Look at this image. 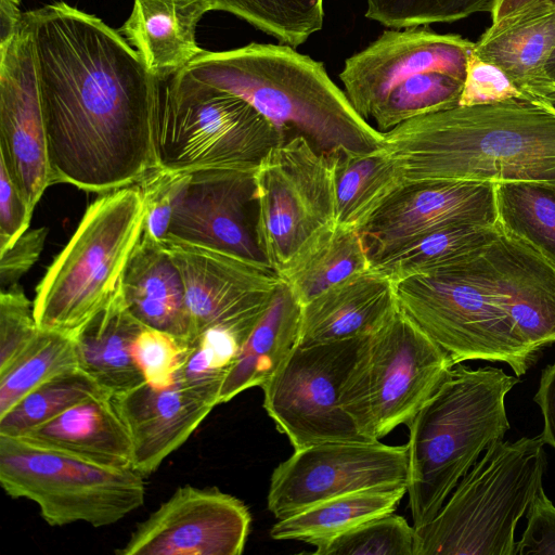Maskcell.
Wrapping results in <instances>:
<instances>
[{
    "mask_svg": "<svg viewBox=\"0 0 555 555\" xmlns=\"http://www.w3.org/2000/svg\"><path fill=\"white\" fill-rule=\"evenodd\" d=\"M365 338L297 345L261 387L264 410L295 450L330 441H371L340 402Z\"/></svg>",
    "mask_w": 555,
    "mask_h": 555,
    "instance_id": "13",
    "label": "cell"
},
{
    "mask_svg": "<svg viewBox=\"0 0 555 555\" xmlns=\"http://www.w3.org/2000/svg\"><path fill=\"white\" fill-rule=\"evenodd\" d=\"M454 365L400 308L363 341L340 402L358 430L376 441L409 426Z\"/></svg>",
    "mask_w": 555,
    "mask_h": 555,
    "instance_id": "10",
    "label": "cell"
},
{
    "mask_svg": "<svg viewBox=\"0 0 555 555\" xmlns=\"http://www.w3.org/2000/svg\"><path fill=\"white\" fill-rule=\"evenodd\" d=\"M242 341L231 332L211 328L191 346L189 356L177 374L176 382L184 386L220 389L235 361Z\"/></svg>",
    "mask_w": 555,
    "mask_h": 555,
    "instance_id": "39",
    "label": "cell"
},
{
    "mask_svg": "<svg viewBox=\"0 0 555 555\" xmlns=\"http://www.w3.org/2000/svg\"><path fill=\"white\" fill-rule=\"evenodd\" d=\"M190 349V345L177 337L144 326L132 344L131 353L144 380L163 388L176 383Z\"/></svg>",
    "mask_w": 555,
    "mask_h": 555,
    "instance_id": "40",
    "label": "cell"
},
{
    "mask_svg": "<svg viewBox=\"0 0 555 555\" xmlns=\"http://www.w3.org/2000/svg\"><path fill=\"white\" fill-rule=\"evenodd\" d=\"M21 0H0V46L9 42L18 31L23 13Z\"/></svg>",
    "mask_w": 555,
    "mask_h": 555,
    "instance_id": "48",
    "label": "cell"
},
{
    "mask_svg": "<svg viewBox=\"0 0 555 555\" xmlns=\"http://www.w3.org/2000/svg\"><path fill=\"white\" fill-rule=\"evenodd\" d=\"M545 1V0H498L492 12V23L502 20L503 17L519 11L531 4Z\"/></svg>",
    "mask_w": 555,
    "mask_h": 555,
    "instance_id": "49",
    "label": "cell"
},
{
    "mask_svg": "<svg viewBox=\"0 0 555 555\" xmlns=\"http://www.w3.org/2000/svg\"><path fill=\"white\" fill-rule=\"evenodd\" d=\"M256 169L192 172L173 211L167 237L271 269L258 240Z\"/></svg>",
    "mask_w": 555,
    "mask_h": 555,
    "instance_id": "16",
    "label": "cell"
},
{
    "mask_svg": "<svg viewBox=\"0 0 555 555\" xmlns=\"http://www.w3.org/2000/svg\"><path fill=\"white\" fill-rule=\"evenodd\" d=\"M548 1H552V2H554V3H555V0H548Z\"/></svg>",
    "mask_w": 555,
    "mask_h": 555,
    "instance_id": "52",
    "label": "cell"
},
{
    "mask_svg": "<svg viewBox=\"0 0 555 555\" xmlns=\"http://www.w3.org/2000/svg\"><path fill=\"white\" fill-rule=\"evenodd\" d=\"M532 102L541 104L555 114V82L552 81Z\"/></svg>",
    "mask_w": 555,
    "mask_h": 555,
    "instance_id": "50",
    "label": "cell"
},
{
    "mask_svg": "<svg viewBox=\"0 0 555 555\" xmlns=\"http://www.w3.org/2000/svg\"><path fill=\"white\" fill-rule=\"evenodd\" d=\"M182 72L245 100L286 139L302 135L327 156L341 149L370 152L384 145V133L356 112L324 64L291 46L251 42L204 50Z\"/></svg>",
    "mask_w": 555,
    "mask_h": 555,
    "instance_id": "3",
    "label": "cell"
},
{
    "mask_svg": "<svg viewBox=\"0 0 555 555\" xmlns=\"http://www.w3.org/2000/svg\"><path fill=\"white\" fill-rule=\"evenodd\" d=\"M328 157L337 227L360 230L405 182L402 168L384 145L370 152L341 149Z\"/></svg>",
    "mask_w": 555,
    "mask_h": 555,
    "instance_id": "29",
    "label": "cell"
},
{
    "mask_svg": "<svg viewBox=\"0 0 555 555\" xmlns=\"http://www.w3.org/2000/svg\"><path fill=\"white\" fill-rule=\"evenodd\" d=\"M415 528L397 514L375 517L315 546V555H413Z\"/></svg>",
    "mask_w": 555,
    "mask_h": 555,
    "instance_id": "37",
    "label": "cell"
},
{
    "mask_svg": "<svg viewBox=\"0 0 555 555\" xmlns=\"http://www.w3.org/2000/svg\"><path fill=\"white\" fill-rule=\"evenodd\" d=\"M255 181L259 244L281 276L317 237L335 227L331 159L305 137L293 135L269 150Z\"/></svg>",
    "mask_w": 555,
    "mask_h": 555,
    "instance_id": "12",
    "label": "cell"
},
{
    "mask_svg": "<svg viewBox=\"0 0 555 555\" xmlns=\"http://www.w3.org/2000/svg\"><path fill=\"white\" fill-rule=\"evenodd\" d=\"M480 254L396 283L399 308L454 364L467 360L503 362L517 376L524 375L540 353L516 334L481 279L477 264Z\"/></svg>",
    "mask_w": 555,
    "mask_h": 555,
    "instance_id": "9",
    "label": "cell"
},
{
    "mask_svg": "<svg viewBox=\"0 0 555 555\" xmlns=\"http://www.w3.org/2000/svg\"><path fill=\"white\" fill-rule=\"evenodd\" d=\"M474 42L428 25L387 29L346 59L339 78L356 112L386 132L459 105Z\"/></svg>",
    "mask_w": 555,
    "mask_h": 555,
    "instance_id": "5",
    "label": "cell"
},
{
    "mask_svg": "<svg viewBox=\"0 0 555 555\" xmlns=\"http://www.w3.org/2000/svg\"><path fill=\"white\" fill-rule=\"evenodd\" d=\"M37 63L52 181L104 194L156 169L157 79L122 35L64 1L23 13Z\"/></svg>",
    "mask_w": 555,
    "mask_h": 555,
    "instance_id": "1",
    "label": "cell"
},
{
    "mask_svg": "<svg viewBox=\"0 0 555 555\" xmlns=\"http://www.w3.org/2000/svg\"><path fill=\"white\" fill-rule=\"evenodd\" d=\"M527 526L514 555H555V505L543 488L526 512Z\"/></svg>",
    "mask_w": 555,
    "mask_h": 555,
    "instance_id": "44",
    "label": "cell"
},
{
    "mask_svg": "<svg viewBox=\"0 0 555 555\" xmlns=\"http://www.w3.org/2000/svg\"><path fill=\"white\" fill-rule=\"evenodd\" d=\"M508 100L526 99L503 69L479 57L473 49L459 105L492 104Z\"/></svg>",
    "mask_w": 555,
    "mask_h": 555,
    "instance_id": "43",
    "label": "cell"
},
{
    "mask_svg": "<svg viewBox=\"0 0 555 555\" xmlns=\"http://www.w3.org/2000/svg\"><path fill=\"white\" fill-rule=\"evenodd\" d=\"M144 217L135 185L100 194L90 204L37 286L33 307L39 328L73 335L116 297Z\"/></svg>",
    "mask_w": 555,
    "mask_h": 555,
    "instance_id": "7",
    "label": "cell"
},
{
    "mask_svg": "<svg viewBox=\"0 0 555 555\" xmlns=\"http://www.w3.org/2000/svg\"><path fill=\"white\" fill-rule=\"evenodd\" d=\"M477 264L521 340L538 353L554 344L555 266L501 229Z\"/></svg>",
    "mask_w": 555,
    "mask_h": 555,
    "instance_id": "20",
    "label": "cell"
},
{
    "mask_svg": "<svg viewBox=\"0 0 555 555\" xmlns=\"http://www.w3.org/2000/svg\"><path fill=\"white\" fill-rule=\"evenodd\" d=\"M250 513L237 498L216 488L179 487L139 524L119 555H240Z\"/></svg>",
    "mask_w": 555,
    "mask_h": 555,
    "instance_id": "18",
    "label": "cell"
},
{
    "mask_svg": "<svg viewBox=\"0 0 555 555\" xmlns=\"http://www.w3.org/2000/svg\"><path fill=\"white\" fill-rule=\"evenodd\" d=\"M533 400L543 415L542 439L555 449V363L542 371Z\"/></svg>",
    "mask_w": 555,
    "mask_h": 555,
    "instance_id": "47",
    "label": "cell"
},
{
    "mask_svg": "<svg viewBox=\"0 0 555 555\" xmlns=\"http://www.w3.org/2000/svg\"><path fill=\"white\" fill-rule=\"evenodd\" d=\"M18 437L101 466L132 468L131 438L111 395L77 403Z\"/></svg>",
    "mask_w": 555,
    "mask_h": 555,
    "instance_id": "26",
    "label": "cell"
},
{
    "mask_svg": "<svg viewBox=\"0 0 555 555\" xmlns=\"http://www.w3.org/2000/svg\"><path fill=\"white\" fill-rule=\"evenodd\" d=\"M371 269L361 231L335 225L317 237L280 278L304 306L333 285Z\"/></svg>",
    "mask_w": 555,
    "mask_h": 555,
    "instance_id": "31",
    "label": "cell"
},
{
    "mask_svg": "<svg viewBox=\"0 0 555 555\" xmlns=\"http://www.w3.org/2000/svg\"><path fill=\"white\" fill-rule=\"evenodd\" d=\"M111 395L80 366L66 370L27 393L0 416V435L18 437L72 406Z\"/></svg>",
    "mask_w": 555,
    "mask_h": 555,
    "instance_id": "34",
    "label": "cell"
},
{
    "mask_svg": "<svg viewBox=\"0 0 555 555\" xmlns=\"http://www.w3.org/2000/svg\"><path fill=\"white\" fill-rule=\"evenodd\" d=\"M77 366L73 335L40 328L13 364L0 373V416L49 378Z\"/></svg>",
    "mask_w": 555,
    "mask_h": 555,
    "instance_id": "35",
    "label": "cell"
},
{
    "mask_svg": "<svg viewBox=\"0 0 555 555\" xmlns=\"http://www.w3.org/2000/svg\"><path fill=\"white\" fill-rule=\"evenodd\" d=\"M0 163L31 210L53 184L31 33L0 46Z\"/></svg>",
    "mask_w": 555,
    "mask_h": 555,
    "instance_id": "17",
    "label": "cell"
},
{
    "mask_svg": "<svg viewBox=\"0 0 555 555\" xmlns=\"http://www.w3.org/2000/svg\"><path fill=\"white\" fill-rule=\"evenodd\" d=\"M520 379L502 369L454 364L408 426L409 507L415 529L509 429L505 397Z\"/></svg>",
    "mask_w": 555,
    "mask_h": 555,
    "instance_id": "4",
    "label": "cell"
},
{
    "mask_svg": "<svg viewBox=\"0 0 555 555\" xmlns=\"http://www.w3.org/2000/svg\"><path fill=\"white\" fill-rule=\"evenodd\" d=\"M33 302L20 284L0 294V373L8 370L39 332Z\"/></svg>",
    "mask_w": 555,
    "mask_h": 555,
    "instance_id": "42",
    "label": "cell"
},
{
    "mask_svg": "<svg viewBox=\"0 0 555 555\" xmlns=\"http://www.w3.org/2000/svg\"><path fill=\"white\" fill-rule=\"evenodd\" d=\"M500 232L496 224L465 222L430 232L412 244L379 259L372 269L395 284L466 261L480 254Z\"/></svg>",
    "mask_w": 555,
    "mask_h": 555,
    "instance_id": "32",
    "label": "cell"
},
{
    "mask_svg": "<svg viewBox=\"0 0 555 555\" xmlns=\"http://www.w3.org/2000/svg\"><path fill=\"white\" fill-rule=\"evenodd\" d=\"M555 50V3L541 1L494 22L474 42V53L503 69L528 101L551 82L546 64Z\"/></svg>",
    "mask_w": 555,
    "mask_h": 555,
    "instance_id": "24",
    "label": "cell"
},
{
    "mask_svg": "<svg viewBox=\"0 0 555 555\" xmlns=\"http://www.w3.org/2000/svg\"><path fill=\"white\" fill-rule=\"evenodd\" d=\"M190 175L156 168L135 184L144 204L143 237L156 243L165 241Z\"/></svg>",
    "mask_w": 555,
    "mask_h": 555,
    "instance_id": "41",
    "label": "cell"
},
{
    "mask_svg": "<svg viewBox=\"0 0 555 555\" xmlns=\"http://www.w3.org/2000/svg\"><path fill=\"white\" fill-rule=\"evenodd\" d=\"M0 483L35 502L50 526L113 525L142 506L144 476L93 464L22 437L0 435Z\"/></svg>",
    "mask_w": 555,
    "mask_h": 555,
    "instance_id": "11",
    "label": "cell"
},
{
    "mask_svg": "<svg viewBox=\"0 0 555 555\" xmlns=\"http://www.w3.org/2000/svg\"><path fill=\"white\" fill-rule=\"evenodd\" d=\"M298 346L371 336L399 310L396 285L371 269L301 306Z\"/></svg>",
    "mask_w": 555,
    "mask_h": 555,
    "instance_id": "22",
    "label": "cell"
},
{
    "mask_svg": "<svg viewBox=\"0 0 555 555\" xmlns=\"http://www.w3.org/2000/svg\"><path fill=\"white\" fill-rule=\"evenodd\" d=\"M400 486H408L406 444L321 442L295 450L275 467L267 503L283 519L336 496Z\"/></svg>",
    "mask_w": 555,
    "mask_h": 555,
    "instance_id": "14",
    "label": "cell"
},
{
    "mask_svg": "<svg viewBox=\"0 0 555 555\" xmlns=\"http://www.w3.org/2000/svg\"><path fill=\"white\" fill-rule=\"evenodd\" d=\"M404 494L406 486L336 496L279 519L270 535L273 540H296L318 546L364 521L395 512Z\"/></svg>",
    "mask_w": 555,
    "mask_h": 555,
    "instance_id": "30",
    "label": "cell"
},
{
    "mask_svg": "<svg viewBox=\"0 0 555 555\" xmlns=\"http://www.w3.org/2000/svg\"><path fill=\"white\" fill-rule=\"evenodd\" d=\"M498 225L555 266V185L534 181L495 183Z\"/></svg>",
    "mask_w": 555,
    "mask_h": 555,
    "instance_id": "33",
    "label": "cell"
},
{
    "mask_svg": "<svg viewBox=\"0 0 555 555\" xmlns=\"http://www.w3.org/2000/svg\"><path fill=\"white\" fill-rule=\"evenodd\" d=\"M498 0H365V16L395 28L452 23L491 13Z\"/></svg>",
    "mask_w": 555,
    "mask_h": 555,
    "instance_id": "38",
    "label": "cell"
},
{
    "mask_svg": "<svg viewBox=\"0 0 555 555\" xmlns=\"http://www.w3.org/2000/svg\"><path fill=\"white\" fill-rule=\"evenodd\" d=\"M546 72L550 79L555 82V50L546 64Z\"/></svg>",
    "mask_w": 555,
    "mask_h": 555,
    "instance_id": "51",
    "label": "cell"
},
{
    "mask_svg": "<svg viewBox=\"0 0 555 555\" xmlns=\"http://www.w3.org/2000/svg\"><path fill=\"white\" fill-rule=\"evenodd\" d=\"M465 222L498 223L495 183L405 181L360 231L373 264L430 232Z\"/></svg>",
    "mask_w": 555,
    "mask_h": 555,
    "instance_id": "19",
    "label": "cell"
},
{
    "mask_svg": "<svg viewBox=\"0 0 555 555\" xmlns=\"http://www.w3.org/2000/svg\"><path fill=\"white\" fill-rule=\"evenodd\" d=\"M301 308L282 280L223 379L220 404L244 390L262 387L276 373L298 345Z\"/></svg>",
    "mask_w": 555,
    "mask_h": 555,
    "instance_id": "27",
    "label": "cell"
},
{
    "mask_svg": "<svg viewBox=\"0 0 555 555\" xmlns=\"http://www.w3.org/2000/svg\"><path fill=\"white\" fill-rule=\"evenodd\" d=\"M384 133L405 181L462 179L555 185V114L508 100L412 118Z\"/></svg>",
    "mask_w": 555,
    "mask_h": 555,
    "instance_id": "2",
    "label": "cell"
},
{
    "mask_svg": "<svg viewBox=\"0 0 555 555\" xmlns=\"http://www.w3.org/2000/svg\"><path fill=\"white\" fill-rule=\"evenodd\" d=\"M160 244L182 276L192 345L211 328L229 331L244 344L282 279L270 268L210 248L168 237Z\"/></svg>",
    "mask_w": 555,
    "mask_h": 555,
    "instance_id": "15",
    "label": "cell"
},
{
    "mask_svg": "<svg viewBox=\"0 0 555 555\" xmlns=\"http://www.w3.org/2000/svg\"><path fill=\"white\" fill-rule=\"evenodd\" d=\"M284 134L245 100L182 70L157 81L152 143L156 168L192 173L256 169Z\"/></svg>",
    "mask_w": 555,
    "mask_h": 555,
    "instance_id": "8",
    "label": "cell"
},
{
    "mask_svg": "<svg viewBox=\"0 0 555 555\" xmlns=\"http://www.w3.org/2000/svg\"><path fill=\"white\" fill-rule=\"evenodd\" d=\"M132 442V468L143 476L158 469L219 403V391L144 382L113 396Z\"/></svg>",
    "mask_w": 555,
    "mask_h": 555,
    "instance_id": "21",
    "label": "cell"
},
{
    "mask_svg": "<svg viewBox=\"0 0 555 555\" xmlns=\"http://www.w3.org/2000/svg\"><path fill=\"white\" fill-rule=\"evenodd\" d=\"M223 11L296 48L323 27V0H210Z\"/></svg>",
    "mask_w": 555,
    "mask_h": 555,
    "instance_id": "36",
    "label": "cell"
},
{
    "mask_svg": "<svg viewBox=\"0 0 555 555\" xmlns=\"http://www.w3.org/2000/svg\"><path fill=\"white\" fill-rule=\"evenodd\" d=\"M210 11V0H134L129 17L117 30L147 73L164 81L204 51L196 42V27Z\"/></svg>",
    "mask_w": 555,
    "mask_h": 555,
    "instance_id": "23",
    "label": "cell"
},
{
    "mask_svg": "<svg viewBox=\"0 0 555 555\" xmlns=\"http://www.w3.org/2000/svg\"><path fill=\"white\" fill-rule=\"evenodd\" d=\"M47 234L46 228L26 231L12 247L0 254L1 291L17 284L37 261L43 249Z\"/></svg>",
    "mask_w": 555,
    "mask_h": 555,
    "instance_id": "46",
    "label": "cell"
},
{
    "mask_svg": "<svg viewBox=\"0 0 555 555\" xmlns=\"http://www.w3.org/2000/svg\"><path fill=\"white\" fill-rule=\"evenodd\" d=\"M33 212L0 163V254L28 231Z\"/></svg>",
    "mask_w": 555,
    "mask_h": 555,
    "instance_id": "45",
    "label": "cell"
},
{
    "mask_svg": "<svg viewBox=\"0 0 555 555\" xmlns=\"http://www.w3.org/2000/svg\"><path fill=\"white\" fill-rule=\"evenodd\" d=\"M120 294L142 325L192 345L193 323L182 276L160 243L141 237L124 273Z\"/></svg>",
    "mask_w": 555,
    "mask_h": 555,
    "instance_id": "25",
    "label": "cell"
},
{
    "mask_svg": "<svg viewBox=\"0 0 555 555\" xmlns=\"http://www.w3.org/2000/svg\"><path fill=\"white\" fill-rule=\"evenodd\" d=\"M143 327L128 311L119 289L73 334L79 366L113 396L144 383L131 353Z\"/></svg>",
    "mask_w": 555,
    "mask_h": 555,
    "instance_id": "28",
    "label": "cell"
},
{
    "mask_svg": "<svg viewBox=\"0 0 555 555\" xmlns=\"http://www.w3.org/2000/svg\"><path fill=\"white\" fill-rule=\"evenodd\" d=\"M544 444L540 435L489 446L415 529L413 555H514L516 525L543 488Z\"/></svg>",
    "mask_w": 555,
    "mask_h": 555,
    "instance_id": "6",
    "label": "cell"
}]
</instances>
